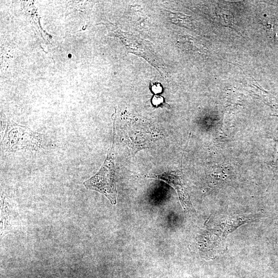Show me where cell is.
<instances>
[{
  "mask_svg": "<svg viewBox=\"0 0 278 278\" xmlns=\"http://www.w3.org/2000/svg\"><path fill=\"white\" fill-rule=\"evenodd\" d=\"M114 139L111 148L109 150L106 159L101 169L94 176L86 181L84 185L89 190L103 194L113 205L117 204V190L114 174L115 166L114 159Z\"/></svg>",
  "mask_w": 278,
  "mask_h": 278,
  "instance_id": "cell-1",
  "label": "cell"
},
{
  "mask_svg": "<svg viewBox=\"0 0 278 278\" xmlns=\"http://www.w3.org/2000/svg\"><path fill=\"white\" fill-rule=\"evenodd\" d=\"M41 141L42 135L40 134L32 132L27 128L13 123L8 126L2 142L6 148L14 150L15 146H17L19 148L28 146L32 149H40L42 145Z\"/></svg>",
  "mask_w": 278,
  "mask_h": 278,
  "instance_id": "cell-2",
  "label": "cell"
},
{
  "mask_svg": "<svg viewBox=\"0 0 278 278\" xmlns=\"http://www.w3.org/2000/svg\"><path fill=\"white\" fill-rule=\"evenodd\" d=\"M148 177L161 180L172 186L176 190L184 209L189 210L192 208L181 177L177 172H168L160 175L149 176Z\"/></svg>",
  "mask_w": 278,
  "mask_h": 278,
  "instance_id": "cell-3",
  "label": "cell"
},
{
  "mask_svg": "<svg viewBox=\"0 0 278 278\" xmlns=\"http://www.w3.org/2000/svg\"><path fill=\"white\" fill-rule=\"evenodd\" d=\"M179 43L186 50L199 51H203V50L202 46L197 40L187 36L181 37Z\"/></svg>",
  "mask_w": 278,
  "mask_h": 278,
  "instance_id": "cell-4",
  "label": "cell"
},
{
  "mask_svg": "<svg viewBox=\"0 0 278 278\" xmlns=\"http://www.w3.org/2000/svg\"><path fill=\"white\" fill-rule=\"evenodd\" d=\"M152 104L155 107L168 108L170 106L165 102L164 98L158 95H155L152 100Z\"/></svg>",
  "mask_w": 278,
  "mask_h": 278,
  "instance_id": "cell-5",
  "label": "cell"
},
{
  "mask_svg": "<svg viewBox=\"0 0 278 278\" xmlns=\"http://www.w3.org/2000/svg\"><path fill=\"white\" fill-rule=\"evenodd\" d=\"M151 90L154 93L157 94L161 93L162 91V88L159 84L156 83L152 86Z\"/></svg>",
  "mask_w": 278,
  "mask_h": 278,
  "instance_id": "cell-6",
  "label": "cell"
}]
</instances>
